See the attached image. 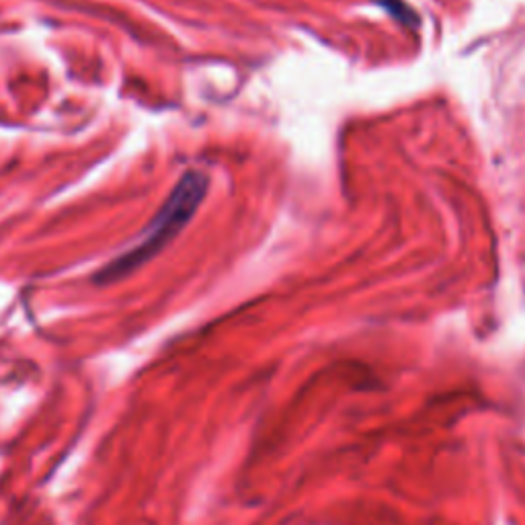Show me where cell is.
Segmentation results:
<instances>
[{"label":"cell","instance_id":"obj_1","mask_svg":"<svg viewBox=\"0 0 525 525\" xmlns=\"http://www.w3.org/2000/svg\"><path fill=\"white\" fill-rule=\"evenodd\" d=\"M206 191H208V179L204 175L187 173L179 181L171 197L167 199V204L160 208L152 224L140 236L136 245L121 257H117L115 261H111L99 273L97 281H101V284H109V281L121 279L163 251L193 218V214L201 204V199L206 197Z\"/></svg>","mask_w":525,"mask_h":525}]
</instances>
